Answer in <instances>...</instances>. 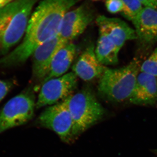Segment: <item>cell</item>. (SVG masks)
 I'll use <instances>...</instances> for the list:
<instances>
[{
  "label": "cell",
  "instance_id": "44dd1931",
  "mask_svg": "<svg viewBox=\"0 0 157 157\" xmlns=\"http://www.w3.org/2000/svg\"><path fill=\"white\" fill-rule=\"evenodd\" d=\"M15 0H0V9L5 7Z\"/></svg>",
  "mask_w": 157,
  "mask_h": 157
},
{
  "label": "cell",
  "instance_id": "8992f818",
  "mask_svg": "<svg viewBox=\"0 0 157 157\" xmlns=\"http://www.w3.org/2000/svg\"><path fill=\"white\" fill-rule=\"evenodd\" d=\"M38 121L41 126L56 133L64 142L73 139V120L66 99L47 107Z\"/></svg>",
  "mask_w": 157,
  "mask_h": 157
},
{
  "label": "cell",
  "instance_id": "603a6c76",
  "mask_svg": "<svg viewBox=\"0 0 157 157\" xmlns=\"http://www.w3.org/2000/svg\"><path fill=\"white\" fill-rule=\"evenodd\" d=\"M91 1H99V0H91Z\"/></svg>",
  "mask_w": 157,
  "mask_h": 157
},
{
  "label": "cell",
  "instance_id": "5b68a950",
  "mask_svg": "<svg viewBox=\"0 0 157 157\" xmlns=\"http://www.w3.org/2000/svg\"><path fill=\"white\" fill-rule=\"evenodd\" d=\"M36 107L33 94L26 91L10 99L0 111V134L32 119Z\"/></svg>",
  "mask_w": 157,
  "mask_h": 157
},
{
  "label": "cell",
  "instance_id": "52a82bcc",
  "mask_svg": "<svg viewBox=\"0 0 157 157\" xmlns=\"http://www.w3.org/2000/svg\"><path fill=\"white\" fill-rule=\"evenodd\" d=\"M77 85V76L73 72L43 82L36 102V108L54 105L66 100L72 95Z\"/></svg>",
  "mask_w": 157,
  "mask_h": 157
},
{
  "label": "cell",
  "instance_id": "7a4b0ae2",
  "mask_svg": "<svg viewBox=\"0 0 157 157\" xmlns=\"http://www.w3.org/2000/svg\"><path fill=\"white\" fill-rule=\"evenodd\" d=\"M37 2L15 0L0 9V56L9 53L24 36Z\"/></svg>",
  "mask_w": 157,
  "mask_h": 157
},
{
  "label": "cell",
  "instance_id": "d6986e66",
  "mask_svg": "<svg viewBox=\"0 0 157 157\" xmlns=\"http://www.w3.org/2000/svg\"><path fill=\"white\" fill-rule=\"evenodd\" d=\"M11 87V84L9 82L0 80V102L6 97Z\"/></svg>",
  "mask_w": 157,
  "mask_h": 157
},
{
  "label": "cell",
  "instance_id": "cb8c5ba5",
  "mask_svg": "<svg viewBox=\"0 0 157 157\" xmlns=\"http://www.w3.org/2000/svg\"><path fill=\"white\" fill-rule=\"evenodd\" d=\"M156 1H157V0H156Z\"/></svg>",
  "mask_w": 157,
  "mask_h": 157
},
{
  "label": "cell",
  "instance_id": "6da1fadb",
  "mask_svg": "<svg viewBox=\"0 0 157 157\" xmlns=\"http://www.w3.org/2000/svg\"><path fill=\"white\" fill-rule=\"evenodd\" d=\"M78 0H42L31 14L22 42L0 58V68L24 63L37 47L59 33L62 20Z\"/></svg>",
  "mask_w": 157,
  "mask_h": 157
},
{
  "label": "cell",
  "instance_id": "4fadbf2b",
  "mask_svg": "<svg viewBox=\"0 0 157 157\" xmlns=\"http://www.w3.org/2000/svg\"><path fill=\"white\" fill-rule=\"evenodd\" d=\"M137 105H153L157 102V77L140 72L128 101Z\"/></svg>",
  "mask_w": 157,
  "mask_h": 157
},
{
  "label": "cell",
  "instance_id": "ffe728a7",
  "mask_svg": "<svg viewBox=\"0 0 157 157\" xmlns=\"http://www.w3.org/2000/svg\"><path fill=\"white\" fill-rule=\"evenodd\" d=\"M142 6L145 7H149L157 9V1L156 0H138Z\"/></svg>",
  "mask_w": 157,
  "mask_h": 157
},
{
  "label": "cell",
  "instance_id": "ba28073f",
  "mask_svg": "<svg viewBox=\"0 0 157 157\" xmlns=\"http://www.w3.org/2000/svg\"><path fill=\"white\" fill-rule=\"evenodd\" d=\"M94 18V11L91 5L83 3L66 13L58 35L65 42H72L84 32Z\"/></svg>",
  "mask_w": 157,
  "mask_h": 157
},
{
  "label": "cell",
  "instance_id": "9a60e30c",
  "mask_svg": "<svg viewBox=\"0 0 157 157\" xmlns=\"http://www.w3.org/2000/svg\"><path fill=\"white\" fill-rule=\"evenodd\" d=\"M95 53L99 61L104 66L116 65L118 63L120 50L103 31L99 30Z\"/></svg>",
  "mask_w": 157,
  "mask_h": 157
},
{
  "label": "cell",
  "instance_id": "3957f363",
  "mask_svg": "<svg viewBox=\"0 0 157 157\" xmlns=\"http://www.w3.org/2000/svg\"><path fill=\"white\" fill-rule=\"evenodd\" d=\"M140 62L134 59L126 66L118 68H106L99 78V94L107 101L120 103L128 101L140 72Z\"/></svg>",
  "mask_w": 157,
  "mask_h": 157
},
{
  "label": "cell",
  "instance_id": "7c38bea8",
  "mask_svg": "<svg viewBox=\"0 0 157 157\" xmlns=\"http://www.w3.org/2000/svg\"><path fill=\"white\" fill-rule=\"evenodd\" d=\"M95 49L93 44L88 46L72 67L73 72L83 81L99 79L107 68L98 59Z\"/></svg>",
  "mask_w": 157,
  "mask_h": 157
},
{
  "label": "cell",
  "instance_id": "8fae6325",
  "mask_svg": "<svg viewBox=\"0 0 157 157\" xmlns=\"http://www.w3.org/2000/svg\"><path fill=\"white\" fill-rule=\"evenodd\" d=\"M137 40L145 47L157 42V9L144 7L132 21Z\"/></svg>",
  "mask_w": 157,
  "mask_h": 157
},
{
  "label": "cell",
  "instance_id": "5bb4252c",
  "mask_svg": "<svg viewBox=\"0 0 157 157\" xmlns=\"http://www.w3.org/2000/svg\"><path fill=\"white\" fill-rule=\"evenodd\" d=\"M76 53V46L68 42L62 47L54 57L49 72L43 82L65 75L71 67Z\"/></svg>",
  "mask_w": 157,
  "mask_h": 157
},
{
  "label": "cell",
  "instance_id": "2e32d148",
  "mask_svg": "<svg viewBox=\"0 0 157 157\" xmlns=\"http://www.w3.org/2000/svg\"><path fill=\"white\" fill-rule=\"evenodd\" d=\"M124 9L121 14L123 17L132 21L143 9L138 0H121Z\"/></svg>",
  "mask_w": 157,
  "mask_h": 157
},
{
  "label": "cell",
  "instance_id": "ac0fdd59",
  "mask_svg": "<svg viewBox=\"0 0 157 157\" xmlns=\"http://www.w3.org/2000/svg\"><path fill=\"white\" fill-rule=\"evenodd\" d=\"M105 7L107 11L111 14L121 13L124 5L121 0H105Z\"/></svg>",
  "mask_w": 157,
  "mask_h": 157
},
{
  "label": "cell",
  "instance_id": "30bf717a",
  "mask_svg": "<svg viewBox=\"0 0 157 157\" xmlns=\"http://www.w3.org/2000/svg\"><path fill=\"white\" fill-rule=\"evenodd\" d=\"M96 21L99 30L104 32L120 50L126 42L137 39L135 29L120 18L100 15Z\"/></svg>",
  "mask_w": 157,
  "mask_h": 157
},
{
  "label": "cell",
  "instance_id": "277c9868",
  "mask_svg": "<svg viewBox=\"0 0 157 157\" xmlns=\"http://www.w3.org/2000/svg\"><path fill=\"white\" fill-rule=\"evenodd\" d=\"M73 122L74 137L101 120L104 109L90 90L84 89L66 99Z\"/></svg>",
  "mask_w": 157,
  "mask_h": 157
},
{
  "label": "cell",
  "instance_id": "7402d4cb",
  "mask_svg": "<svg viewBox=\"0 0 157 157\" xmlns=\"http://www.w3.org/2000/svg\"><path fill=\"white\" fill-rule=\"evenodd\" d=\"M154 152L155 154L156 155H157V149L154 150Z\"/></svg>",
  "mask_w": 157,
  "mask_h": 157
},
{
  "label": "cell",
  "instance_id": "9c48e42d",
  "mask_svg": "<svg viewBox=\"0 0 157 157\" xmlns=\"http://www.w3.org/2000/svg\"><path fill=\"white\" fill-rule=\"evenodd\" d=\"M68 42L58 34L36 48L33 56V74L36 80H43L48 75L54 57Z\"/></svg>",
  "mask_w": 157,
  "mask_h": 157
},
{
  "label": "cell",
  "instance_id": "e0dca14e",
  "mask_svg": "<svg viewBox=\"0 0 157 157\" xmlns=\"http://www.w3.org/2000/svg\"><path fill=\"white\" fill-rule=\"evenodd\" d=\"M140 72L157 77V47L140 66Z\"/></svg>",
  "mask_w": 157,
  "mask_h": 157
}]
</instances>
